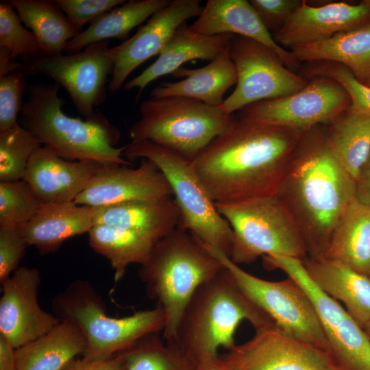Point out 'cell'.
Wrapping results in <instances>:
<instances>
[{"instance_id": "44dd1931", "label": "cell", "mask_w": 370, "mask_h": 370, "mask_svg": "<svg viewBox=\"0 0 370 370\" xmlns=\"http://www.w3.org/2000/svg\"><path fill=\"white\" fill-rule=\"evenodd\" d=\"M190 27L206 36L232 34L252 39L273 50L290 70L299 66L291 51L275 41L249 1L208 0Z\"/></svg>"}, {"instance_id": "1f68e13d", "label": "cell", "mask_w": 370, "mask_h": 370, "mask_svg": "<svg viewBox=\"0 0 370 370\" xmlns=\"http://www.w3.org/2000/svg\"><path fill=\"white\" fill-rule=\"evenodd\" d=\"M88 234L92 249L109 260L116 282L124 276L130 264H143L159 241L134 230L99 223Z\"/></svg>"}, {"instance_id": "ab89813d", "label": "cell", "mask_w": 370, "mask_h": 370, "mask_svg": "<svg viewBox=\"0 0 370 370\" xmlns=\"http://www.w3.org/2000/svg\"><path fill=\"white\" fill-rule=\"evenodd\" d=\"M69 21L79 31L84 25L124 3L125 0H54Z\"/></svg>"}, {"instance_id": "277c9868", "label": "cell", "mask_w": 370, "mask_h": 370, "mask_svg": "<svg viewBox=\"0 0 370 370\" xmlns=\"http://www.w3.org/2000/svg\"><path fill=\"white\" fill-rule=\"evenodd\" d=\"M60 88L56 83L30 84L19 115L20 125L64 159L131 166L122 158L126 145L115 147L120 139L118 129L99 112L85 121L67 116L62 110L65 100L59 97Z\"/></svg>"}, {"instance_id": "681fc988", "label": "cell", "mask_w": 370, "mask_h": 370, "mask_svg": "<svg viewBox=\"0 0 370 370\" xmlns=\"http://www.w3.org/2000/svg\"><path fill=\"white\" fill-rule=\"evenodd\" d=\"M363 84H365V85H367V86H368L370 87V79H368L367 82H365L363 83Z\"/></svg>"}, {"instance_id": "83f0119b", "label": "cell", "mask_w": 370, "mask_h": 370, "mask_svg": "<svg viewBox=\"0 0 370 370\" xmlns=\"http://www.w3.org/2000/svg\"><path fill=\"white\" fill-rule=\"evenodd\" d=\"M323 258L368 276L370 272V204L356 199L338 222Z\"/></svg>"}, {"instance_id": "4316f807", "label": "cell", "mask_w": 370, "mask_h": 370, "mask_svg": "<svg viewBox=\"0 0 370 370\" xmlns=\"http://www.w3.org/2000/svg\"><path fill=\"white\" fill-rule=\"evenodd\" d=\"M291 52L299 62H332L347 67L362 83L370 79V21Z\"/></svg>"}, {"instance_id": "7c38bea8", "label": "cell", "mask_w": 370, "mask_h": 370, "mask_svg": "<svg viewBox=\"0 0 370 370\" xmlns=\"http://www.w3.org/2000/svg\"><path fill=\"white\" fill-rule=\"evenodd\" d=\"M264 267L280 269L308 293L317 310L328 341L331 367L336 370H370V340L345 308L320 290L307 274L301 259L287 256L262 258Z\"/></svg>"}, {"instance_id": "f546056e", "label": "cell", "mask_w": 370, "mask_h": 370, "mask_svg": "<svg viewBox=\"0 0 370 370\" xmlns=\"http://www.w3.org/2000/svg\"><path fill=\"white\" fill-rule=\"evenodd\" d=\"M169 0H130L101 15L77 36L68 41L64 51L69 54L82 51L97 42L116 38L127 40L130 32L147 18L166 7Z\"/></svg>"}, {"instance_id": "4dcf8cb0", "label": "cell", "mask_w": 370, "mask_h": 370, "mask_svg": "<svg viewBox=\"0 0 370 370\" xmlns=\"http://www.w3.org/2000/svg\"><path fill=\"white\" fill-rule=\"evenodd\" d=\"M325 134L334 157L356 181L370 153V116L349 107L327 125Z\"/></svg>"}, {"instance_id": "8d00e7d4", "label": "cell", "mask_w": 370, "mask_h": 370, "mask_svg": "<svg viewBox=\"0 0 370 370\" xmlns=\"http://www.w3.org/2000/svg\"><path fill=\"white\" fill-rule=\"evenodd\" d=\"M14 10L10 1L0 3V47L8 49L15 58L45 53L37 37L23 26Z\"/></svg>"}, {"instance_id": "f907efd6", "label": "cell", "mask_w": 370, "mask_h": 370, "mask_svg": "<svg viewBox=\"0 0 370 370\" xmlns=\"http://www.w3.org/2000/svg\"><path fill=\"white\" fill-rule=\"evenodd\" d=\"M324 370H336V369L330 366V367L325 369Z\"/></svg>"}, {"instance_id": "f5cc1de1", "label": "cell", "mask_w": 370, "mask_h": 370, "mask_svg": "<svg viewBox=\"0 0 370 370\" xmlns=\"http://www.w3.org/2000/svg\"><path fill=\"white\" fill-rule=\"evenodd\" d=\"M368 277L370 278V272H369V275H368Z\"/></svg>"}, {"instance_id": "4fadbf2b", "label": "cell", "mask_w": 370, "mask_h": 370, "mask_svg": "<svg viewBox=\"0 0 370 370\" xmlns=\"http://www.w3.org/2000/svg\"><path fill=\"white\" fill-rule=\"evenodd\" d=\"M229 52L237 73L236 88L221 106L229 115L258 101L293 94L308 84L259 42L233 35Z\"/></svg>"}, {"instance_id": "9c48e42d", "label": "cell", "mask_w": 370, "mask_h": 370, "mask_svg": "<svg viewBox=\"0 0 370 370\" xmlns=\"http://www.w3.org/2000/svg\"><path fill=\"white\" fill-rule=\"evenodd\" d=\"M124 153L130 160H151L164 174L180 211L181 222L178 227L230 257L232 229L218 212L191 161L149 140L132 141L126 145Z\"/></svg>"}, {"instance_id": "2e32d148", "label": "cell", "mask_w": 370, "mask_h": 370, "mask_svg": "<svg viewBox=\"0 0 370 370\" xmlns=\"http://www.w3.org/2000/svg\"><path fill=\"white\" fill-rule=\"evenodd\" d=\"M203 7L199 0H173L153 14L136 33L120 45L110 47L114 69L108 88L119 90L127 77L150 58L158 56L175 31L188 19L198 16Z\"/></svg>"}, {"instance_id": "b9f144b4", "label": "cell", "mask_w": 370, "mask_h": 370, "mask_svg": "<svg viewBox=\"0 0 370 370\" xmlns=\"http://www.w3.org/2000/svg\"><path fill=\"white\" fill-rule=\"evenodd\" d=\"M300 0H251L250 3L261 21L273 34L286 22L291 14L301 3Z\"/></svg>"}, {"instance_id": "5b68a950", "label": "cell", "mask_w": 370, "mask_h": 370, "mask_svg": "<svg viewBox=\"0 0 370 370\" xmlns=\"http://www.w3.org/2000/svg\"><path fill=\"white\" fill-rule=\"evenodd\" d=\"M140 265L138 274L148 296L164 313V340L172 341L190 299L223 265L198 238L180 227L160 239Z\"/></svg>"}, {"instance_id": "74e56055", "label": "cell", "mask_w": 370, "mask_h": 370, "mask_svg": "<svg viewBox=\"0 0 370 370\" xmlns=\"http://www.w3.org/2000/svg\"><path fill=\"white\" fill-rule=\"evenodd\" d=\"M304 73L307 77H326L335 80L349 95L350 108L370 116V87L357 79L345 66L332 62H310Z\"/></svg>"}, {"instance_id": "f35d334b", "label": "cell", "mask_w": 370, "mask_h": 370, "mask_svg": "<svg viewBox=\"0 0 370 370\" xmlns=\"http://www.w3.org/2000/svg\"><path fill=\"white\" fill-rule=\"evenodd\" d=\"M25 90V77L18 71L0 77V132L18 124Z\"/></svg>"}, {"instance_id": "d590c367", "label": "cell", "mask_w": 370, "mask_h": 370, "mask_svg": "<svg viewBox=\"0 0 370 370\" xmlns=\"http://www.w3.org/2000/svg\"><path fill=\"white\" fill-rule=\"evenodd\" d=\"M42 205L23 180L0 182V227H21Z\"/></svg>"}, {"instance_id": "603a6c76", "label": "cell", "mask_w": 370, "mask_h": 370, "mask_svg": "<svg viewBox=\"0 0 370 370\" xmlns=\"http://www.w3.org/2000/svg\"><path fill=\"white\" fill-rule=\"evenodd\" d=\"M96 206L74 201L43 204L36 214L21 227L29 246L40 254L56 251L66 240L88 232L95 225Z\"/></svg>"}, {"instance_id": "8fae6325", "label": "cell", "mask_w": 370, "mask_h": 370, "mask_svg": "<svg viewBox=\"0 0 370 370\" xmlns=\"http://www.w3.org/2000/svg\"><path fill=\"white\" fill-rule=\"evenodd\" d=\"M108 40L92 43L69 55L36 54L21 59L18 71L25 77L44 75L63 86L78 113L88 120L97 115L95 107L106 100V84L114 64L108 55Z\"/></svg>"}, {"instance_id": "3957f363", "label": "cell", "mask_w": 370, "mask_h": 370, "mask_svg": "<svg viewBox=\"0 0 370 370\" xmlns=\"http://www.w3.org/2000/svg\"><path fill=\"white\" fill-rule=\"evenodd\" d=\"M248 321L256 331L275 327L272 319L241 291L223 268L195 291L179 321L173 341L197 364L218 356L219 347L235 345L238 325Z\"/></svg>"}, {"instance_id": "7a4b0ae2", "label": "cell", "mask_w": 370, "mask_h": 370, "mask_svg": "<svg viewBox=\"0 0 370 370\" xmlns=\"http://www.w3.org/2000/svg\"><path fill=\"white\" fill-rule=\"evenodd\" d=\"M277 195L299 227L307 256L322 257L338 222L356 199V181L332 153L325 127L304 133Z\"/></svg>"}, {"instance_id": "52a82bcc", "label": "cell", "mask_w": 370, "mask_h": 370, "mask_svg": "<svg viewBox=\"0 0 370 370\" xmlns=\"http://www.w3.org/2000/svg\"><path fill=\"white\" fill-rule=\"evenodd\" d=\"M139 112L140 119L129 130L132 141H151L190 161L236 121L221 106L177 96L144 100Z\"/></svg>"}, {"instance_id": "7bdbcfd3", "label": "cell", "mask_w": 370, "mask_h": 370, "mask_svg": "<svg viewBox=\"0 0 370 370\" xmlns=\"http://www.w3.org/2000/svg\"><path fill=\"white\" fill-rule=\"evenodd\" d=\"M63 370H126L121 353L99 360L74 359Z\"/></svg>"}, {"instance_id": "f1b7e54d", "label": "cell", "mask_w": 370, "mask_h": 370, "mask_svg": "<svg viewBox=\"0 0 370 370\" xmlns=\"http://www.w3.org/2000/svg\"><path fill=\"white\" fill-rule=\"evenodd\" d=\"M86 347L80 330L69 322L60 321L45 334L15 349L17 370H63Z\"/></svg>"}, {"instance_id": "d6a6232c", "label": "cell", "mask_w": 370, "mask_h": 370, "mask_svg": "<svg viewBox=\"0 0 370 370\" xmlns=\"http://www.w3.org/2000/svg\"><path fill=\"white\" fill-rule=\"evenodd\" d=\"M21 21L35 34L45 54H62L66 43L79 31L53 1L11 0Z\"/></svg>"}, {"instance_id": "bcb514c9", "label": "cell", "mask_w": 370, "mask_h": 370, "mask_svg": "<svg viewBox=\"0 0 370 370\" xmlns=\"http://www.w3.org/2000/svg\"><path fill=\"white\" fill-rule=\"evenodd\" d=\"M21 62L12 56L10 51L4 47H0V77L8 75L17 70Z\"/></svg>"}, {"instance_id": "cb8c5ba5", "label": "cell", "mask_w": 370, "mask_h": 370, "mask_svg": "<svg viewBox=\"0 0 370 370\" xmlns=\"http://www.w3.org/2000/svg\"><path fill=\"white\" fill-rule=\"evenodd\" d=\"M313 283L339 302L362 327L370 320V278L349 267L323 257L301 260Z\"/></svg>"}, {"instance_id": "5bb4252c", "label": "cell", "mask_w": 370, "mask_h": 370, "mask_svg": "<svg viewBox=\"0 0 370 370\" xmlns=\"http://www.w3.org/2000/svg\"><path fill=\"white\" fill-rule=\"evenodd\" d=\"M350 106L349 96L340 84L329 77H315L293 94L243 108L236 119L306 132L328 125Z\"/></svg>"}, {"instance_id": "ffe728a7", "label": "cell", "mask_w": 370, "mask_h": 370, "mask_svg": "<svg viewBox=\"0 0 370 370\" xmlns=\"http://www.w3.org/2000/svg\"><path fill=\"white\" fill-rule=\"evenodd\" d=\"M102 166L93 160L64 159L42 145L31 156L23 180L43 204L72 202Z\"/></svg>"}, {"instance_id": "30bf717a", "label": "cell", "mask_w": 370, "mask_h": 370, "mask_svg": "<svg viewBox=\"0 0 370 370\" xmlns=\"http://www.w3.org/2000/svg\"><path fill=\"white\" fill-rule=\"evenodd\" d=\"M199 241L227 269L250 301L272 319L276 328L327 352L328 341L314 306L295 280L288 276L284 280L273 282L254 276L233 262L223 251Z\"/></svg>"}, {"instance_id": "7dc6e473", "label": "cell", "mask_w": 370, "mask_h": 370, "mask_svg": "<svg viewBox=\"0 0 370 370\" xmlns=\"http://www.w3.org/2000/svg\"><path fill=\"white\" fill-rule=\"evenodd\" d=\"M195 370H229L221 359L218 356L199 362Z\"/></svg>"}, {"instance_id": "ac0fdd59", "label": "cell", "mask_w": 370, "mask_h": 370, "mask_svg": "<svg viewBox=\"0 0 370 370\" xmlns=\"http://www.w3.org/2000/svg\"><path fill=\"white\" fill-rule=\"evenodd\" d=\"M129 166L103 164L74 202L101 206L173 195L165 176L151 160L143 158L138 168Z\"/></svg>"}, {"instance_id": "d4e9b609", "label": "cell", "mask_w": 370, "mask_h": 370, "mask_svg": "<svg viewBox=\"0 0 370 370\" xmlns=\"http://www.w3.org/2000/svg\"><path fill=\"white\" fill-rule=\"evenodd\" d=\"M173 75L183 79L156 86L150 93L151 98L184 97L220 107L227 90L237 82V73L229 47L207 65L198 69L181 67Z\"/></svg>"}, {"instance_id": "816d5d0a", "label": "cell", "mask_w": 370, "mask_h": 370, "mask_svg": "<svg viewBox=\"0 0 370 370\" xmlns=\"http://www.w3.org/2000/svg\"><path fill=\"white\" fill-rule=\"evenodd\" d=\"M365 2L368 5V6L370 8V0H365Z\"/></svg>"}, {"instance_id": "8992f818", "label": "cell", "mask_w": 370, "mask_h": 370, "mask_svg": "<svg viewBox=\"0 0 370 370\" xmlns=\"http://www.w3.org/2000/svg\"><path fill=\"white\" fill-rule=\"evenodd\" d=\"M51 308L60 321L73 324L82 333L86 360L105 359L122 352L141 338L163 331L165 325L164 313L158 306L121 318L108 316L101 297L84 280H75L56 295Z\"/></svg>"}, {"instance_id": "e575fe53", "label": "cell", "mask_w": 370, "mask_h": 370, "mask_svg": "<svg viewBox=\"0 0 370 370\" xmlns=\"http://www.w3.org/2000/svg\"><path fill=\"white\" fill-rule=\"evenodd\" d=\"M41 146L19 123L0 132V182L23 180L31 156Z\"/></svg>"}, {"instance_id": "6da1fadb", "label": "cell", "mask_w": 370, "mask_h": 370, "mask_svg": "<svg viewBox=\"0 0 370 370\" xmlns=\"http://www.w3.org/2000/svg\"><path fill=\"white\" fill-rule=\"evenodd\" d=\"M304 133L236 118L191 163L214 203L273 195Z\"/></svg>"}, {"instance_id": "484cf974", "label": "cell", "mask_w": 370, "mask_h": 370, "mask_svg": "<svg viewBox=\"0 0 370 370\" xmlns=\"http://www.w3.org/2000/svg\"><path fill=\"white\" fill-rule=\"evenodd\" d=\"M95 224L134 230L158 241L177 227L181 214L171 197L96 206Z\"/></svg>"}, {"instance_id": "7402d4cb", "label": "cell", "mask_w": 370, "mask_h": 370, "mask_svg": "<svg viewBox=\"0 0 370 370\" xmlns=\"http://www.w3.org/2000/svg\"><path fill=\"white\" fill-rule=\"evenodd\" d=\"M233 35L206 36L192 30L183 23L162 48L158 58L140 75L124 84V89L138 88L139 98L146 86L155 79L173 74L191 60L212 61L229 47Z\"/></svg>"}, {"instance_id": "ba28073f", "label": "cell", "mask_w": 370, "mask_h": 370, "mask_svg": "<svg viewBox=\"0 0 370 370\" xmlns=\"http://www.w3.org/2000/svg\"><path fill=\"white\" fill-rule=\"evenodd\" d=\"M215 205L232 229L230 258L235 264H250L264 256L307 257L299 227L277 194Z\"/></svg>"}, {"instance_id": "ee69618b", "label": "cell", "mask_w": 370, "mask_h": 370, "mask_svg": "<svg viewBox=\"0 0 370 370\" xmlns=\"http://www.w3.org/2000/svg\"><path fill=\"white\" fill-rule=\"evenodd\" d=\"M356 184V199L370 204V153L359 172Z\"/></svg>"}, {"instance_id": "c3c4849f", "label": "cell", "mask_w": 370, "mask_h": 370, "mask_svg": "<svg viewBox=\"0 0 370 370\" xmlns=\"http://www.w3.org/2000/svg\"><path fill=\"white\" fill-rule=\"evenodd\" d=\"M362 328L365 332L366 334L369 337L370 340V320H369L362 327Z\"/></svg>"}, {"instance_id": "9a60e30c", "label": "cell", "mask_w": 370, "mask_h": 370, "mask_svg": "<svg viewBox=\"0 0 370 370\" xmlns=\"http://www.w3.org/2000/svg\"><path fill=\"white\" fill-rule=\"evenodd\" d=\"M219 357L229 370H324L331 366L325 352L275 327L256 331Z\"/></svg>"}, {"instance_id": "d6986e66", "label": "cell", "mask_w": 370, "mask_h": 370, "mask_svg": "<svg viewBox=\"0 0 370 370\" xmlns=\"http://www.w3.org/2000/svg\"><path fill=\"white\" fill-rule=\"evenodd\" d=\"M370 21V8L362 1L312 6L306 1L291 14L282 27L272 34L282 47L290 49L328 39Z\"/></svg>"}, {"instance_id": "f6af8a7d", "label": "cell", "mask_w": 370, "mask_h": 370, "mask_svg": "<svg viewBox=\"0 0 370 370\" xmlns=\"http://www.w3.org/2000/svg\"><path fill=\"white\" fill-rule=\"evenodd\" d=\"M0 370H17L14 347L0 336Z\"/></svg>"}, {"instance_id": "836d02e7", "label": "cell", "mask_w": 370, "mask_h": 370, "mask_svg": "<svg viewBox=\"0 0 370 370\" xmlns=\"http://www.w3.org/2000/svg\"><path fill=\"white\" fill-rule=\"evenodd\" d=\"M147 335L120 352L126 370H195L197 363L174 341Z\"/></svg>"}, {"instance_id": "60d3db41", "label": "cell", "mask_w": 370, "mask_h": 370, "mask_svg": "<svg viewBox=\"0 0 370 370\" xmlns=\"http://www.w3.org/2000/svg\"><path fill=\"white\" fill-rule=\"evenodd\" d=\"M29 246L21 227H0V283L18 268Z\"/></svg>"}, {"instance_id": "e0dca14e", "label": "cell", "mask_w": 370, "mask_h": 370, "mask_svg": "<svg viewBox=\"0 0 370 370\" xmlns=\"http://www.w3.org/2000/svg\"><path fill=\"white\" fill-rule=\"evenodd\" d=\"M40 281L36 268L21 267L1 284L0 336L14 349L42 336L60 323L38 304Z\"/></svg>"}]
</instances>
